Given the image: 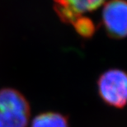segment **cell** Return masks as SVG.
<instances>
[{"label":"cell","mask_w":127,"mask_h":127,"mask_svg":"<svg viewBox=\"0 0 127 127\" xmlns=\"http://www.w3.org/2000/svg\"><path fill=\"white\" fill-rule=\"evenodd\" d=\"M31 109L26 97L12 88L0 90V127H27Z\"/></svg>","instance_id":"1"},{"label":"cell","mask_w":127,"mask_h":127,"mask_svg":"<svg viewBox=\"0 0 127 127\" xmlns=\"http://www.w3.org/2000/svg\"><path fill=\"white\" fill-rule=\"evenodd\" d=\"M101 98L114 107L121 108L127 105V73L112 68L101 75L97 82Z\"/></svg>","instance_id":"2"},{"label":"cell","mask_w":127,"mask_h":127,"mask_svg":"<svg viewBox=\"0 0 127 127\" xmlns=\"http://www.w3.org/2000/svg\"><path fill=\"white\" fill-rule=\"evenodd\" d=\"M102 22L114 38L127 36V0H109L102 9Z\"/></svg>","instance_id":"3"},{"label":"cell","mask_w":127,"mask_h":127,"mask_svg":"<svg viewBox=\"0 0 127 127\" xmlns=\"http://www.w3.org/2000/svg\"><path fill=\"white\" fill-rule=\"evenodd\" d=\"M107 0H54L55 9L60 18L73 24L76 20L94 11Z\"/></svg>","instance_id":"4"},{"label":"cell","mask_w":127,"mask_h":127,"mask_svg":"<svg viewBox=\"0 0 127 127\" xmlns=\"http://www.w3.org/2000/svg\"><path fill=\"white\" fill-rule=\"evenodd\" d=\"M31 127H69L68 119L58 112H44L36 116Z\"/></svg>","instance_id":"5"},{"label":"cell","mask_w":127,"mask_h":127,"mask_svg":"<svg viewBox=\"0 0 127 127\" xmlns=\"http://www.w3.org/2000/svg\"><path fill=\"white\" fill-rule=\"evenodd\" d=\"M73 25L76 31L83 36L89 37L95 32L93 22L86 17H82L77 19L73 23Z\"/></svg>","instance_id":"6"}]
</instances>
